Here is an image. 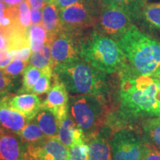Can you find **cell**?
I'll return each mask as SVG.
<instances>
[{"instance_id":"8d00e7d4","label":"cell","mask_w":160,"mask_h":160,"mask_svg":"<svg viewBox=\"0 0 160 160\" xmlns=\"http://www.w3.org/2000/svg\"><path fill=\"white\" fill-rule=\"evenodd\" d=\"M29 5L31 6L33 8L41 9L44 7V2L42 0H27Z\"/></svg>"},{"instance_id":"74e56055","label":"cell","mask_w":160,"mask_h":160,"mask_svg":"<svg viewBox=\"0 0 160 160\" xmlns=\"http://www.w3.org/2000/svg\"><path fill=\"white\" fill-rule=\"evenodd\" d=\"M22 1L23 0H3L4 3L9 8L17 7Z\"/></svg>"},{"instance_id":"83f0119b","label":"cell","mask_w":160,"mask_h":160,"mask_svg":"<svg viewBox=\"0 0 160 160\" xmlns=\"http://www.w3.org/2000/svg\"><path fill=\"white\" fill-rule=\"evenodd\" d=\"M68 151L70 160H89V146L86 142L73 145Z\"/></svg>"},{"instance_id":"30bf717a","label":"cell","mask_w":160,"mask_h":160,"mask_svg":"<svg viewBox=\"0 0 160 160\" xmlns=\"http://www.w3.org/2000/svg\"><path fill=\"white\" fill-rule=\"evenodd\" d=\"M29 156L31 160H70L68 148L59 137H46L29 145Z\"/></svg>"},{"instance_id":"5b68a950","label":"cell","mask_w":160,"mask_h":160,"mask_svg":"<svg viewBox=\"0 0 160 160\" xmlns=\"http://www.w3.org/2000/svg\"><path fill=\"white\" fill-rule=\"evenodd\" d=\"M68 112L70 117L82 131L87 143L105 124V99L92 95L73 96L69 99Z\"/></svg>"},{"instance_id":"8992f818","label":"cell","mask_w":160,"mask_h":160,"mask_svg":"<svg viewBox=\"0 0 160 160\" xmlns=\"http://www.w3.org/2000/svg\"><path fill=\"white\" fill-rule=\"evenodd\" d=\"M62 30L77 37L86 28L95 26L99 11L93 0H80L59 11Z\"/></svg>"},{"instance_id":"7c38bea8","label":"cell","mask_w":160,"mask_h":160,"mask_svg":"<svg viewBox=\"0 0 160 160\" xmlns=\"http://www.w3.org/2000/svg\"><path fill=\"white\" fill-rule=\"evenodd\" d=\"M0 160H31L29 145L19 135L1 129Z\"/></svg>"},{"instance_id":"5bb4252c","label":"cell","mask_w":160,"mask_h":160,"mask_svg":"<svg viewBox=\"0 0 160 160\" xmlns=\"http://www.w3.org/2000/svg\"><path fill=\"white\" fill-rule=\"evenodd\" d=\"M109 131L102 128L97 134L88 140L89 160H113Z\"/></svg>"},{"instance_id":"e575fe53","label":"cell","mask_w":160,"mask_h":160,"mask_svg":"<svg viewBox=\"0 0 160 160\" xmlns=\"http://www.w3.org/2000/svg\"><path fill=\"white\" fill-rule=\"evenodd\" d=\"M80 0H55L54 4L59 8V10L65 8L69 7L73 4L78 2Z\"/></svg>"},{"instance_id":"f35d334b","label":"cell","mask_w":160,"mask_h":160,"mask_svg":"<svg viewBox=\"0 0 160 160\" xmlns=\"http://www.w3.org/2000/svg\"><path fill=\"white\" fill-rule=\"evenodd\" d=\"M8 48V42L5 36L0 33V51Z\"/></svg>"},{"instance_id":"4dcf8cb0","label":"cell","mask_w":160,"mask_h":160,"mask_svg":"<svg viewBox=\"0 0 160 160\" xmlns=\"http://www.w3.org/2000/svg\"><path fill=\"white\" fill-rule=\"evenodd\" d=\"M12 80L3 70L0 69V95H4L11 89Z\"/></svg>"},{"instance_id":"603a6c76","label":"cell","mask_w":160,"mask_h":160,"mask_svg":"<svg viewBox=\"0 0 160 160\" xmlns=\"http://www.w3.org/2000/svg\"><path fill=\"white\" fill-rule=\"evenodd\" d=\"M76 127L77 124L69 114L59 123V139L68 149L73 145V133Z\"/></svg>"},{"instance_id":"9a60e30c","label":"cell","mask_w":160,"mask_h":160,"mask_svg":"<svg viewBox=\"0 0 160 160\" xmlns=\"http://www.w3.org/2000/svg\"><path fill=\"white\" fill-rule=\"evenodd\" d=\"M29 122L22 113L10 107L3 97L0 99V128L19 134Z\"/></svg>"},{"instance_id":"d6986e66","label":"cell","mask_w":160,"mask_h":160,"mask_svg":"<svg viewBox=\"0 0 160 160\" xmlns=\"http://www.w3.org/2000/svg\"><path fill=\"white\" fill-rule=\"evenodd\" d=\"M26 37L30 48L33 52H39L48 42V32L42 25H32L26 30Z\"/></svg>"},{"instance_id":"3957f363","label":"cell","mask_w":160,"mask_h":160,"mask_svg":"<svg viewBox=\"0 0 160 160\" xmlns=\"http://www.w3.org/2000/svg\"><path fill=\"white\" fill-rule=\"evenodd\" d=\"M53 75L72 94L92 95L105 99L108 93L106 73L98 71L82 58L56 65Z\"/></svg>"},{"instance_id":"d590c367","label":"cell","mask_w":160,"mask_h":160,"mask_svg":"<svg viewBox=\"0 0 160 160\" xmlns=\"http://www.w3.org/2000/svg\"><path fill=\"white\" fill-rule=\"evenodd\" d=\"M39 52L44 56V57L47 58V59H48L50 60H53V58H52V55H51V48L49 42H47Z\"/></svg>"},{"instance_id":"e0dca14e","label":"cell","mask_w":160,"mask_h":160,"mask_svg":"<svg viewBox=\"0 0 160 160\" xmlns=\"http://www.w3.org/2000/svg\"><path fill=\"white\" fill-rule=\"evenodd\" d=\"M34 119L46 137H59V122L51 111L42 108Z\"/></svg>"},{"instance_id":"b9f144b4","label":"cell","mask_w":160,"mask_h":160,"mask_svg":"<svg viewBox=\"0 0 160 160\" xmlns=\"http://www.w3.org/2000/svg\"><path fill=\"white\" fill-rule=\"evenodd\" d=\"M43 2H45L46 3H54L55 0H42Z\"/></svg>"},{"instance_id":"836d02e7","label":"cell","mask_w":160,"mask_h":160,"mask_svg":"<svg viewBox=\"0 0 160 160\" xmlns=\"http://www.w3.org/2000/svg\"><path fill=\"white\" fill-rule=\"evenodd\" d=\"M31 23L33 25H41L42 22V12L40 9L31 8Z\"/></svg>"},{"instance_id":"484cf974","label":"cell","mask_w":160,"mask_h":160,"mask_svg":"<svg viewBox=\"0 0 160 160\" xmlns=\"http://www.w3.org/2000/svg\"><path fill=\"white\" fill-rule=\"evenodd\" d=\"M31 65L41 70L42 71L52 70L53 71L56 63L53 60H50L42 54L40 52H33L29 59Z\"/></svg>"},{"instance_id":"7402d4cb","label":"cell","mask_w":160,"mask_h":160,"mask_svg":"<svg viewBox=\"0 0 160 160\" xmlns=\"http://www.w3.org/2000/svg\"><path fill=\"white\" fill-rule=\"evenodd\" d=\"M17 135H19L28 145L37 144L48 137L40 128L36 120L28 124Z\"/></svg>"},{"instance_id":"4316f807","label":"cell","mask_w":160,"mask_h":160,"mask_svg":"<svg viewBox=\"0 0 160 160\" xmlns=\"http://www.w3.org/2000/svg\"><path fill=\"white\" fill-rule=\"evenodd\" d=\"M41 77L38 79V81L33 85V88L30 93H34V94H43L48 93L51 90V79L53 77V73H45L42 72Z\"/></svg>"},{"instance_id":"d4e9b609","label":"cell","mask_w":160,"mask_h":160,"mask_svg":"<svg viewBox=\"0 0 160 160\" xmlns=\"http://www.w3.org/2000/svg\"><path fill=\"white\" fill-rule=\"evenodd\" d=\"M17 24L24 31L31 26V8L28 1L22 2L17 6Z\"/></svg>"},{"instance_id":"cb8c5ba5","label":"cell","mask_w":160,"mask_h":160,"mask_svg":"<svg viewBox=\"0 0 160 160\" xmlns=\"http://www.w3.org/2000/svg\"><path fill=\"white\" fill-rule=\"evenodd\" d=\"M42 71L33 65H29L25 68L23 71L22 88L20 92L22 93H30L33 85L39 79L42 75Z\"/></svg>"},{"instance_id":"2e32d148","label":"cell","mask_w":160,"mask_h":160,"mask_svg":"<svg viewBox=\"0 0 160 160\" xmlns=\"http://www.w3.org/2000/svg\"><path fill=\"white\" fill-rule=\"evenodd\" d=\"M42 25L48 34H55L62 31L59 11L54 3H47L44 5Z\"/></svg>"},{"instance_id":"7a4b0ae2","label":"cell","mask_w":160,"mask_h":160,"mask_svg":"<svg viewBox=\"0 0 160 160\" xmlns=\"http://www.w3.org/2000/svg\"><path fill=\"white\" fill-rule=\"evenodd\" d=\"M128 66L139 75H153L160 68V41L133 25L117 41Z\"/></svg>"},{"instance_id":"4fadbf2b","label":"cell","mask_w":160,"mask_h":160,"mask_svg":"<svg viewBox=\"0 0 160 160\" xmlns=\"http://www.w3.org/2000/svg\"><path fill=\"white\" fill-rule=\"evenodd\" d=\"M3 99L10 107L22 113L29 122L35 119L42 105L34 93H22L13 97H4Z\"/></svg>"},{"instance_id":"ffe728a7","label":"cell","mask_w":160,"mask_h":160,"mask_svg":"<svg viewBox=\"0 0 160 160\" xmlns=\"http://www.w3.org/2000/svg\"><path fill=\"white\" fill-rule=\"evenodd\" d=\"M144 139L160 150V117H150L143 124Z\"/></svg>"},{"instance_id":"ac0fdd59","label":"cell","mask_w":160,"mask_h":160,"mask_svg":"<svg viewBox=\"0 0 160 160\" xmlns=\"http://www.w3.org/2000/svg\"><path fill=\"white\" fill-rule=\"evenodd\" d=\"M103 6H109L122 9L133 19L141 15L145 0H101Z\"/></svg>"},{"instance_id":"d6a6232c","label":"cell","mask_w":160,"mask_h":160,"mask_svg":"<svg viewBox=\"0 0 160 160\" xmlns=\"http://www.w3.org/2000/svg\"><path fill=\"white\" fill-rule=\"evenodd\" d=\"M13 61V57L8 50L0 51V69H5L6 67Z\"/></svg>"},{"instance_id":"ba28073f","label":"cell","mask_w":160,"mask_h":160,"mask_svg":"<svg viewBox=\"0 0 160 160\" xmlns=\"http://www.w3.org/2000/svg\"><path fill=\"white\" fill-rule=\"evenodd\" d=\"M145 141L136 132L121 129L111 139L113 160H142Z\"/></svg>"},{"instance_id":"52a82bcc","label":"cell","mask_w":160,"mask_h":160,"mask_svg":"<svg viewBox=\"0 0 160 160\" xmlns=\"http://www.w3.org/2000/svg\"><path fill=\"white\" fill-rule=\"evenodd\" d=\"M133 25L131 16L124 10L103 6L96 22L95 31L117 42Z\"/></svg>"},{"instance_id":"8fae6325","label":"cell","mask_w":160,"mask_h":160,"mask_svg":"<svg viewBox=\"0 0 160 160\" xmlns=\"http://www.w3.org/2000/svg\"><path fill=\"white\" fill-rule=\"evenodd\" d=\"M53 77L54 83L42 105V108L51 111L60 123L68 116V91L57 77L53 75Z\"/></svg>"},{"instance_id":"f546056e","label":"cell","mask_w":160,"mask_h":160,"mask_svg":"<svg viewBox=\"0 0 160 160\" xmlns=\"http://www.w3.org/2000/svg\"><path fill=\"white\" fill-rule=\"evenodd\" d=\"M142 160H160V150L145 142Z\"/></svg>"},{"instance_id":"277c9868","label":"cell","mask_w":160,"mask_h":160,"mask_svg":"<svg viewBox=\"0 0 160 160\" xmlns=\"http://www.w3.org/2000/svg\"><path fill=\"white\" fill-rule=\"evenodd\" d=\"M82 59L106 74L120 71L127 60L117 42L93 31L79 42Z\"/></svg>"},{"instance_id":"ee69618b","label":"cell","mask_w":160,"mask_h":160,"mask_svg":"<svg viewBox=\"0 0 160 160\" xmlns=\"http://www.w3.org/2000/svg\"><path fill=\"white\" fill-rule=\"evenodd\" d=\"M0 131H1V129H0Z\"/></svg>"},{"instance_id":"ab89813d","label":"cell","mask_w":160,"mask_h":160,"mask_svg":"<svg viewBox=\"0 0 160 160\" xmlns=\"http://www.w3.org/2000/svg\"><path fill=\"white\" fill-rule=\"evenodd\" d=\"M157 78V77H156ZM157 102H158V106H159V108L160 111V79L157 78Z\"/></svg>"},{"instance_id":"60d3db41","label":"cell","mask_w":160,"mask_h":160,"mask_svg":"<svg viewBox=\"0 0 160 160\" xmlns=\"http://www.w3.org/2000/svg\"><path fill=\"white\" fill-rule=\"evenodd\" d=\"M153 75L154 76V77H157V78H158V79H160V68L159 70H157V71H156Z\"/></svg>"},{"instance_id":"1f68e13d","label":"cell","mask_w":160,"mask_h":160,"mask_svg":"<svg viewBox=\"0 0 160 160\" xmlns=\"http://www.w3.org/2000/svg\"><path fill=\"white\" fill-rule=\"evenodd\" d=\"M31 49L29 48V47L24 48L20 50H13V51H10V53L13 57V59L22 60V61L28 62V60L31 57Z\"/></svg>"},{"instance_id":"44dd1931","label":"cell","mask_w":160,"mask_h":160,"mask_svg":"<svg viewBox=\"0 0 160 160\" xmlns=\"http://www.w3.org/2000/svg\"><path fill=\"white\" fill-rule=\"evenodd\" d=\"M140 16L151 28L160 31V3L145 4Z\"/></svg>"},{"instance_id":"f1b7e54d","label":"cell","mask_w":160,"mask_h":160,"mask_svg":"<svg viewBox=\"0 0 160 160\" xmlns=\"http://www.w3.org/2000/svg\"><path fill=\"white\" fill-rule=\"evenodd\" d=\"M28 62L15 59L6 67L4 71L9 77H15L19 75L21 73H22L25 68L27 67L26 65H28Z\"/></svg>"},{"instance_id":"9c48e42d","label":"cell","mask_w":160,"mask_h":160,"mask_svg":"<svg viewBox=\"0 0 160 160\" xmlns=\"http://www.w3.org/2000/svg\"><path fill=\"white\" fill-rule=\"evenodd\" d=\"M48 42L51 48V55L56 65L79 59V42L76 37L62 30L55 34L48 33Z\"/></svg>"},{"instance_id":"7bdbcfd3","label":"cell","mask_w":160,"mask_h":160,"mask_svg":"<svg viewBox=\"0 0 160 160\" xmlns=\"http://www.w3.org/2000/svg\"><path fill=\"white\" fill-rule=\"evenodd\" d=\"M2 2V0H0V2Z\"/></svg>"},{"instance_id":"6da1fadb","label":"cell","mask_w":160,"mask_h":160,"mask_svg":"<svg viewBox=\"0 0 160 160\" xmlns=\"http://www.w3.org/2000/svg\"><path fill=\"white\" fill-rule=\"evenodd\" d=\"M119 72L120 109L124 117H160L157 78L153 75L137 74L129 68L128 64Z\"/></svg>"}]
</instances>
